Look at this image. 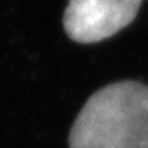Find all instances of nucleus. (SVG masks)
<instances>
[{
	"mask_svg": "<svg viewBox=\"0 0 148 148\" xmlns=\"http://www.w3.org/2000/svg\"><path fill=\"white\" fill-rule=\"evenodd\" d=\"M143 0H69L63 26L75 42L92 44L114 36L137 16Z\"/></svg>",
	"mask_w": 148,
	"mask_h": 148,
	"instance_id": "nucleus-2",
	"label": "nucleus"
},
{
	"mask_svg": "<svg viewBox=\"0 0 148 148\" xmlns=\"http://www.w3.org/2000/svg\"><path fill=\"white\" fill-rule=\"evenodd\" d=\"M70 148H148V86L110 84L90 96L74 121Z\"/></svg>",
	"mask_w": 148,
	"mask_h": 148,
	"instance_id": "nucleus-1",
	"label": "nucleus"
}]
</instances>
